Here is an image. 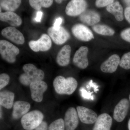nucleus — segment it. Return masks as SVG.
<instances>
[{
  "label": "nucleus",
  "instance_id": "obj_1",
  "mask_svg": "<svg viewBox=\"0 0 130 130\" xmlns=\"http://www.w3.org/2000/svg\"><path fill=\"white\" fill-rule=\"evenodd\" d=\"M24 73L20 76L19 80L23 85L29 86L35 81L42 80L44 78V73L42 70L31 64H27L23 67Z\"/></svg>",
  "mask_w": 130,
  "mask_h": 130
},
{
  "label": "nucleus",
  "instance_id": "obj_2",
  "mask_svg": "<svg viewBox=\"0 0 130 130\" xmlns=\"http://www.w3.org/2000/svg\"><path fill=\"white\" fill-rule=\"evenodd\" d=\"M53 84L55 90L58 94L70 95L76 89L78 83L72 77L65 78L59 76L55 78Z\"/></svg>",
  "mask_w": 130,
  "mask_h": 130
},
{
  "label": "nucleus",
  "instance_id": "obj_3",
  "mask_svg": "<svg viewBox=\"0 0 130 130\" xmlns=\"http://www.w3.org/2000/svg\"><path fill=\"white\" fill-rule=\"evenodd\" d=\"M44 115L38 110H33L26 114L21 118L22 126L26 130L32 129L36 128L42 122Z\"/></svg>",
  "mask_w": 130,
  "mask_h": 130
},
{
  "label": "nucleus",
  "instance_id": "obj_4",
  "mask_svg": "<svg viewBox=\"0 0 130 130\" xmlns=\"http://www.w3.org/2000/svg\"><path fill=\"white\" fill-rule=\"evenodd\" d=\"M19 53L18 48L11 43L5 40L0 41V54L4 60L9 63H14Z\"/></svg>",
  "mask_w": 130,
  "mask_h": 130
},
{
  "label": "nucleus",
  "instance_id": "obj_5",
  "mask_svg": "<svg viewBox=\"0 0 130 130\" xmlns=\"http://www.w3.org/2000/svg\"><path fill=\"white\" fill-rule=\"evenodd\" d=\"M47 32L50 38L58 45L64 44L70 38V33L62 26L58 29L51 26L48 28Z\"/></svg>",
  "mask_w": 130,
  "mask_h": 130
},
{
  "label": "nucleus",
  "instance_id": "obj_6",
  "mask_svg": "<svg viewBox=\"0 0 130 130\" xmlns=\"http://www.w3.org/2000/svg\"><path fill=\"white\" fill-rule=\"evenodd\" d=\"M29 87L32 100L36 102H41L43 94L47 89V84L42 80L35 81L30 84Z\"/></svg>",
  "mask_w": 130,
  "mask_h": 130
},
{
  "label": "nucleus",
  "instance_id": "obj_7",
  "mask_svg": "<svg viewBox=\"0 0 130 130\" xmlns=\"http://www.w3.org/2000/svg\"><path fill=\"white\" fill-rule=\"evenodd\" d=\"M87 4L84 0H72L68 3L66 7L67 14L69 16H76L81 15L86 10Z\"/></svg>",
  "mask_w": 130,
  "mask_h": 130
},
{
  "label": "nucleus",
  "instance_id": "obj_8",
  "mask_svg": "<svg viewBox=\"0 0 130 130\" xmlns=\"http://www.w3.org/2000/svg\"><path fill=\"white\" fill-rule=\"evenodd\" d=\"M29 46L32 51L35 52L46 51L51 48L52 41L49 36L47 34H43L37 41H30Z\"/></svg>",
  "mask_w": 130,
  "mask_h": 130
},
{
  "label": "nucleus",
  "instance_id": "obj_9",
  "mask_svg": "<svg viewBox=\"0 0 130 130\" xmlns=\"http://www.w3.org/2000/svg\"><path fill=\"white\" fill-rule=\"evenodd\" d=\"M73 34L77 39L88 42L94 38V35L88 27L82 24H77L72 28Z\"/></svg>",
  "mask_w": 130,
  "mask_h": 130
},
{
  "label": "nucleus",
  "instance_id": "obj_10",
  "mask_svg": "<svg viewBox=\"0 0 130 130\" xmlns=\"http://www.w3.org/2000/svg\"><path fill=\"white\" fill-rule=\"evenodd\" d=\"M1 34L5 38L16 44H23L25 42L23 35L15 27H6L2 30Z\"/></svg>",
  "mask_w": 130,
  "mask_h": 130
},
{
  "label": "nucleus",
  "instance_id": "obj_11",
  "mask_svg": "<svg viewBox=\"0 0 130 130\" xmlns=\"http://www.w3.org/2000/svg\"><path fill=\"white\" fill-rule=\"evenodd\" d=\"M79 117L76 109L71 107L65 113L64 121L66 130H74L79 123Z\"/></svg>",
  "mask_w": 130,
  "mask_h": 130
},
{
  "label": "nucleus",
  "instance_id": "obj_12",
  "mask_svg": "<svg viewBox=\"0 0 130 130\" xmlns=\"http://www.w3.org/2000/svg\"><path fill=\"white\" fill-rule=\"evenodd\" d=\"M77 110L80 121L84 124H93L97 120L98 118L97 114L92 109L78 106L77 107Z\"/></svg>",
  "mask_w": 130,
  "mask_h": 130
},
{
  "label": "nucleus",
  "instance_id": "obj_13",
  "mask_svg": "<svg viewBox=\"0 0 130 130\" xmlns=\"http://www.w3.org/2000/svg\"><path fill=\"white\" fill-rule=\"evenodd\" d=\"M88 48L87 47L83 46L77 50L73 57V63L78 68L84 69L89 64L88 59L87 55Z\"/></svg>",
  "mask_w": 130,
  "mask_h": 130
},
{
  "label": "nucleus",
  "instance_id": "obj_14",
  "mask_svg": "<svg viewBox=\"0 0 130 130\" xmlns=\"http://www.w3.org/2000/svg\"><path fill=\"white\" fill-rule=\"evenodd\" d=\"M130 103L126 98L121 100L116 105L113 111V118L118 122L123 121L128 113Z\"/></svg>",
  "mask_w": 130,
  "mask_h": 130
},
{
  "label": "nucleus",
  "instance_id": "obj_15",
  "mask_svg": "<svg viewBox=\"0 0 130 130\" xmlns=\"http://www.w3.org/2000/svg\"><path fill=\"white\" fill-rule=\"evenodd\" d=\"M120 60L119 56L118 55H113L102 63L101 66V70L104 73L114 72L119 65Z\"/></svg>",
  "mask_w": 130,
  "mask_h": 130
},
{
  "label": "nucleus",
  "instance_id": "obj_16",
  "mask_svg": "<svg viewBox=\"0 0 130 130\" xmlns=\"http://www.w3.org/2000/svg\"><path fill=\"white\" fill-rule=\"evenodd\" d=\"M30 108L29 103L23 101H17L13 105L12 116L14 119H18L28 113Z\"/></svg>",
  "mask_w": 130,
  "mask_h": 130
},
{
  "label": "nucleus",
  "instance_id": "obj_17",
  "mask_svg": "<svg viewBox=\"0 0 130 130\" xmlns=\"http://www.w3.org/2000/svg\"><path fill=\"white\" fill-rule=\"evenodd\" d=\"M112 120L108 114L103 113L98 116L93 130H110Z\"/></svg>",
  "mask_w": 130,
  "mask_h": 130
},
{
  "label": "nucleus",
  "instance_id": "obj_18",
  "mask_svg": "<svg viewBox=\"0 0 130 130\" xmlns=\"http://www.w3.org/2000/svg\"><path fill=\"white\" fill-rule=\"evenodd\" d=\"M82 22L89 26L95 25L101 20L100 14L93 10H85L79 16Z\"/></svg>",
  "mask_w": 130,
  "mask_h": 130
},
{
  "label": "nucleus",
  "instance_id": "obj_19",
  "mask_svg": "<svg viewBox=\"0 0 130 130\" xmlns=\"http://www.w3.org/2000/svg\"><path fill=\"white\" fill-rule=\"evenodd\" d=\"M0 20L8 23L12 27H17L21 25L22 20L20 16L13 12H5L0 13Z\"/></svg>",
  "mask_w": 130,
  "mask_h": 130
},
{
  "label": "nucleus",
  "instance_id": "obj_20",
  "mask_svg": "<svg viewBox=\"0 0 130 130\" xmlns=\"http://www.w3.org/2000/svg\"><path fill=\"white\" fill-rule=\"evenodd\" d=\"M71 48L69 45H65L60 50L57 55L56 61L57 64L60 66L65 67L69 64Z\"/></svg>",
  "mask_w": 130,
  "mask_h": 130
},
{
  "label": "nucleus",
  "instance_id": "obj_21",
  "mask_svg": "<svg viewBox=\"0 0 130 130\" xmlns=\"http://www.w3.org/2000/svg\"><path fill=\"white\" fill-rule=\"evenodd\" d=\"M14 93L11 91H5L0 93V105L7 109H11L13 104Z\"/></svg>",
  "mask_w": 130,
  "mask_h": 130
},
{
  "label": "nucleus",
  "instance_id": "obj_22",
  "mask_svg": "<svg viewBox=\"0 0 130 130\" xmlns=\"http://www.w3.org/2000/svg\"><path fill=\"white\" fill-rule=\"evenodd\" d=\"M108 12L113 14L116 20L119 21L124 19L123 7L119 2H114L107 7Z\"/></svg>",
  "mask_w": 130,
  "mask_h": 130
},
{
  "label": "nucleus",
  "instance_id": "obj_23",
  "mask_svg": "<svg viewBox=\"0 0 130 130\" xmlns=\"http://www.w3.org/2000/svg\"><path fill=\"white\" fill-rule=\"evenodd\" d=\"M21 3L20 0H1L0 6L7 12H13L18 8Z\"/></svg>",
  "mask_w": 130,
  "mask_h": 130
},
{
  "label": "nucleus",
  "instance_id": "obj_24",
  "mask_svg": "<svg viewBox=\"0 0 130 130\" xmlns=\"http://www.w3.org/2000/svg\"><path fill=\"white\" fill-rule=\"evenodd\" d=\"M92 29L97 34L104 36H113L115 32L112 28L105 25H95L93 26Z\"/></svg>",
  "mask_w": 130,
  "mask_h": 130
},
{
  "label": "nucleus",
  "instance_id": "obj_25",
  "mask_svg": "<svg viewBox=\"0 0 130 130\" xmlns=\"http://www.w3.org/2000/svg\"><path fill=\"white\" fill-rule=\"evenodd\" d=\"M31 6L36 10H39L42 7L48 8L51 6L53 1L52 0H29Z\"/></svg>",
  "mask_w": 130,
  "mask_h": 130
},
{
  "label": "nucleus",
  "instance_id": "obj_26",
  "mask_svg": "<svg viewBox=\"0 0 130 130\" xmlns=\"http://www.w3.org/2000/svg\"><path fill=\"white\" fill-rule=\"evenodd\" d=\"M64 121L60 118L55 120L49 126L47 130H65Z\"/></svg>",
  "mask_w": 130,
  "mask_h": 130
},
{
  "label": "nucleus",
  "instance_id": "obj_27",
  "mask_svg": "<svg viewBox=\"0 0 130 130\" xmlns=\"http://www.w3.org/2000/svg\"><path fill=\"white\" fill-rule=\"evenodd\" d=\"M119 66L125 70L130 69V52L125 54L120 60Z\"/></svg>",
  "mask_w": 130,
  "mask_h": 130
},
{
  "label": "nucleus",
  "instance_id": "obj_28",
  "mask_svg": "<svg viewBox=\"0 0 130 130\" xmlns=\"http://www.w3.org/2000/svg\"><path fill=\"white\" fill-rule=\"evenodd\" d=\"M10 77L8 74L3 73L0 75V89L3 88L9 83Z\"/></svg>",
  "mask_w": 130,
  "mask_h": 130
},
{
  "label": "nucleus",
  "instance_id": "obj_29",
  "mask_svg": "<svg viewBox=\"0 0 130 130\" xmlns=\"http://www.w3.org/2000/svg\"><path fill=\"white\" fill-rule=\"evenodd\" d=\"M114 2L113 0H97L96 1L95 5L98 8L108 6Z\"/></svg>",
  "mask_w": 130,
  "mask_h": 130
},
{
  "label": "nucleus",
  "instance_id": "obj_30",
  "mask_svg": "<svg viewBox=\"0 0 130 130\" xmlns=\"http://www.w3.org/2000/svg\"><path fill=\"white\" fill-rule=\"evenodd\" d=\"M120 36L123 40L130 43V28L122 31L120 33Z\"/></svg>",
  "mask_w": 130,
  "mask_h": 130
},
{
  "label": "nucleus",
  "instance_id": "obj_31",
  "mask_svg": "<svg viewBox=\"0 0 130 130\" xmlns=\"http://www.w3.org/2000/svg\"><path fill=\"white\" fill-rule=\"evenodd\" d=\"M48 127L47 124L46 122L44 121H43L41 124L38 126L36 128L29 130H47Z\"/></svg>",
  "mask_w": 130,
  "mask_h": 130
},
{
  "label": "nucleus",
  "instance_id": "obj_32",
  "mask_svg": "<svg viewBox=\"0 0 130 130\" xmlns=\"http://www.w3.org/2000/svg\"><path fill=\"white\" fill-rule=\"evenodd\" d=\"M63 21V19L61 17L57 18L55 21L53 27L56 29H58L60 27L61 24L62 23Z\"/></svg>",
  "mask_w": 130,
  "mask_h": 130
},
{
  "label": "nucleus",
  "instance_id": "obj_33",
  "mask_svg": "<svg viewBox=\"0 0 130 130\" xmlns=\"http://www.w3.org/2000/svg\"><path fill=\"white\" fill-rule=\"evenodd\" d=\"M124 16L126 20L130 24V7L126 8L124 11Z\"/></svg>",
  "mask_w": 130,
  "mask_h": 130
},
{
  "label": "nucleus",
  "instance_id": "obj_34",
  "mask_svg": "<svg viewBox=\"0 0 130 130\" xmlns=\"http://www.w3.org/2000/svg\"><path fill=\"white\" fill-rule=\"evenodd\" d=\"M81 92H82V95L84 98H85L86 99H89L93 100L94 99L93 97H91L90 96V94H89L88 93H87L86 91L84 90V89H82L81 90Z\"/></svg>",
  "mask_w": 130,
  "mask_h": 130
},
{
  "label": "nucleus",
  "instance_id": "obj_35",
  "mask_svg": "<svg viewBox=\"0 0 130 130\" xmlns=\"http://www.w3.org/2000/svg\"><path fill=\"white\" fill-rule=\"evenodd\" d=\"M43 15L42 12L41 11H38L37 13L36 17L35 18L36 21L37 22H40L41 20Z\"/></svg>",
  "mask_w": 130,
  "mask_h": 130
},
{
  "label": "nucleus",
  "instance_id": "obj_36",
  "mask_svg": "<svg viewBox=\"0 0 130 130\" xmlns=\"http://www.w3.org/2000/svg\"><path fill=\"white\" fill-rule=\"evenodd\" d=\"M124 2H125L127 4L129 5V6L130 7V1H124Z\"/></svg>",
  "mask_w": 130,
  "mask_h": 130
},
{
  "label": "nucleus",
  "instance_id": "obj_37",
  "mask_svg": "<svg viewBox=\"0 0 130 130\" xmlns=\"http://www.w3.org/2000/svg\"><path fill=\"white\" fill-rule=\"evenodd\" d=\"M55 1L57 3H58V4H60V3H61L63 2V1H60V0H59V1H58V0H56V1Z\"/></svg>",
  "mask_w": 130,
  "mask_h": 130
},
{
  "label": "nucleus",
  "instance_id": "obj_38",
  "mask_svg": "<svg viewBox=\"0 0 130 130\" xmlns=\"http://www.w3.org/2000/svg\"><path fill=\"white\" fill-rule=\"evenodd\" d=\"M128 128L129 130H130V119L129 120L128 123Z\"/></svg>",
  "mask_w": 130,
  "mask_h": 130
},
{
  "label": "nucleus",
  "instance_id": "obj_39",
  "mask_svg": "<svg viewBox=\"0 0 130 130\" xmlns=\"http://www.w3.org/2000/svg\"><path fill=\"white\" fill-rule=\"evenodd\" d=\"M129 100L130 103V94L129 95Z\"/></svg>",
  "mask_w": 130,
  "mask_h": 130
}]
</instances>
